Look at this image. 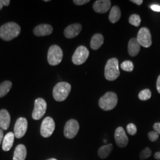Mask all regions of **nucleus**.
<instances>
[{
    "instance_id": "1",
    "label": "nucleus",
    "mask_w": 160,
    "mask_h": 160,
    "mask_svg": "<svg viewBox=\"0 0 160 160\" xmlns=\"http://www.w3.org/2000/svg\"><path fill=\"white\" fill-rule=\"evenodd\" d=\"M20 26L14 22H8L0 28V38L6 41H10L17 38L20 33Z\"/></svg>"
},
{
    "instance_id": "2",
    "label": "nucleus",
    "mask_w": 160,
    "mask_h": 160,
    "mask_svg": "<svg viewBox=\"0 0 160 160\" xmlns=\"http://www.w3.org/2000/svg\"><path fill=\"white\" fill-rule=\"evenodd\" d=\"M120 75L119 61L116 58H111L106 63L104 68V77L106 80L114 81Z\"/></svg>"
},
{
    "instance_id": "3",
    "label": "nucleus",
    "mask_w": 160,
    "mask_h": 160,
    "mask_svg": "<svg viewBox=\"0 0 160 160\" xmlns=\"http://www.w3.org/2000/svg\"><path fill=\"white\" fill-rule=\"evenodd\" d=\"M71 90V86L67 82H60L56 84L53 90V97L57 102L67 99Z\"/></svg>"
},
{
    "instance_id": "4",
    "label": "nucleus",
    "mask_w": 160,
    "mask_h": 160,
    "mask_svg": "<svg viewBox=\"0 0 160 160\" xmlns=\"http://www.w3.org/2000/svg\"><path fill=\"white\" fill-rule=\"evenodd\" d=\"M118 98L113 92H108L99 99L98 105L103 110L109 111L116 106Z\"/></svg>"
},
{
    "instance_id": "5",
    "label": "nucleus",
    "mask_w": 160,
    "mask_h": 160,
    "mask_svg": "<svg viewBox=\"0 0 160 160\" xmlns=\"http://www.w3.org/2000/svg\"><path fill=\"white\" fill-rule=\"evenodd\" d=\"M63 58V52L58 45H52L48 52V61L52 66H55L61 62Z\"/></svg>"
},
{
    "instance_id": "6",
    "label": "nucleus",
    "mask_w": 160,
    "mask_h": 160,
    "mask_svg": "<svg viewBox=\"0 0 160 160\" xmlns=\"http://www.w3.org/2000/svg\"><path fill=\"white\" fill-rule=\"evenodd\" d=\"M47 103L42 98H38L34 102V110L32 113V118L34 120H39L46 113Z\"/></svg>"
},
{
    "instance_id": "7",
    "label": "nucleus",
    "mask_w": 160,
    "mask_h": 160,
    "mask_svg": "<svg viewBox=\"0 0 160 160\" xmlns=\"http://www.w3.org/2000/svg\"><path fill=\"white\" fill-rule=\"evenodd\" d=\"M89 51L85 46H80L78 47L72 58V62L77 65L84 63L89 57Z\"/></svg>"
},
{
    "instance_id": "8",
    "label": "nucleus",
    "mask_w": 160,
    "mask_h": 160,
    "mask_svg": "<svg viewBox=\"0 0 160 160\" xmlns=\"http://www.w3.org/2000/svg\"><path fill=\"white\" fill-rule=\"evenodd\" d=\"M55 129V123L51 117H46L43 120L40 127L41 135L44 138L50 137Z\"/></svg>"
},
{
    "instance_id": "9",
    "label": "nucleus",
    "mask_w": 160,
    "mask_h": 160,
    "mask_svg": "<svg viewBox=\"0 0 160 160\" xmlns=\"http://www.w3.org/2000/svg\"><path fill=\"white\" fill-rule=\"evenodd\" d=\"M79 129L78 122L75 119H70L66 123L64 127V135L68 139H72L77 135Z\"/></svg>"
},
{
    "instance_id": "10",
    "label": "nucleus",
    "mask_w": 160,
    "mask_h": 160,
    "mask_svg": "<svg viewBox=\"0 0 160 160\" xmlns=\"http://www.w3.org/2000/svg\"><path fill=\"white\" fill-rule=\"evenodd\" d=\"M137 39L139 45L144 48H149L152 45L151 34L147 28H142L139 30Z\"/></svg>"
},
{
    "instance_id": "11",
    "label": "nucleus",
    "mask_w": 160,
    "mask_h": 160,
    "mask_svg": "<svg viewBox=\"0 0 160 160\" xmlns=\"http://www.w3.org/2000/svg\"><path fill=\"white\" fill-rule=\"evenodd\" d=\"M28 129V120L24 118H20L17 119L14 129V134L17 138H21L24 136Z\"/></svg>"
},
{
    "instance_id": "12",
    "label": "nucleus",
    "mask_w": 160,
    "mask_h": 160,
    "mask_svg": "<svg viewBox=\"0 0 160 160\" xmlns=\"http://www.w3.org/2000/svg\"><path fill=\"white\" fill-rule=\"evenodd\" d=\"M114 139L117 145L120 148L126 147L128 144V138L122 127H118L116 129L114 133Z\"/></svg>"
},
{
    "instance_id": "13",
    "label": "nucleus",
    "mask_w": 160,
    "mask_h": 160,
    "mask_svg": "<svg viewBox=\"0 0 160 160\" xmlns=\"http://www.w3.org/2000/svg\"><path fill=\"white\" fill-rule=\"evenodd\" d=\"M82 26L78 23H75L68 26L64 30V35L68 39H72L80 34Z\"/></svg>"
},
{
    "instance_id": "14",
    "label": "nucleus",
    "mask_w": 160,
    "mask_h": 160,
    "mask_svg": "<svg viewBox=\"0 0 160 160\" xmlns=\"http://www.w3.org/2000/svg\"><path fill=\"white\" fill-rule=\"evenodd\" d=\"M111 6L109 0H98L93 4V9L98 13H105L108 12Z\"/></svg>"
},
{
    "instance_id": "15",
    "label": "nucleus",
    "mask_w": 160,
    "mask_h": 160,
    "mask_svg": "<svg viewBox=\"0 0 160 160\" xmlns=\"http://www.w3.org/2000/svg\"><path fill=\"white\" fill-rule=\"evenodd\" d=\"M53 32L52 26L48 24H42L36 26L34 30L33 33L37 36H44L51 34Z\"/></svg>"
},
{
    "instance_id": "16",
    "label": "nucleus",
    "mask_w": 160,
    "mask_h": 160,
    "mask_svg": "<svg viewBox=\"0 0 160 160\" xmlns=\"http://www.w3.org/2000/svg\"><path fill=\"white\" fill-rule=\"evenodd\" d=\"M10 114L6 109L0 110V128L2 130H7L10 125Z\"/></svg>"
},
{
    "instance_id": "17",
    "label": "nucleus",
    "mask_w": 160,
    "mask_h": 160,
    "mask_svg": "<svg viewBox=\"0 0 160 160\" xmlns=\"http://www.w3.org/2000/svg\"><path fill=\"white\" fill-rule=\"evenodd\" d=\"M141 50V45L137 38H132L128 43V53L131 57L137 56Z\"/></svg>"
},
{
    "instance_id": "18",
    "label": "nucleus",
    "mask_w": 160,
    "mask_h": 160,
    "mask_svg": "<svg viewBox=\"0 0 160 160\" xmlns=\"http://www.w3.org/2000/svg\"><path fill=\"white\" fill-rule=\"evenodd\" d=\"M14 137L15 135L14 133L10 132L7 133L6 136L4 137L2 141V148L4 151H8L12 148L14 141Z\"/></svg>"
},
{
    "instance_id": "19",
    "label": "nucleus",
    "mask_w": 160,
    "mask_h": 160,
    "mask_svg": "<svg viewBox=\"0 0 160 160\" xmlns=\"http://www.w3.org/2000/svg\"><path fill=\"white\" fill-rule=\"evenodd\" d=\"M27 155V149L23 144L17 145L15 149L13 160H25Z\"/></svg>"
},
{
    "instance_id": "20",
    "label": "nucleus",
    "mask_w": 160,
    "mask_h": 160,
    "mask_svg": "<svg viewBox=\"0 0 160 160\" xmlns=\"http://www.w3.org/2000/svg\"><path fill=\"white\" fill-rule=\"evenodd\" d=\"M104 42V38L103 35L101 34H95L92 37L91 42H90V46L91 48L93 50L98 49Z\"/></svg>"
},
{
    "instance_id": "21",
    "label": "nucleus",
    "mask_w": 160,
    "mask_h": 160,
    "mask_svg": "<svg viewBox=\"0 0 160 160\" xmlns=\"http://www.w3.org/2000/svg\"><path fill=\"white\" fill-rule=\"evenodd\" d=\"M113 149V146L112 143L106 145H103L98 149V155L102 159L106 158L107 157H109V155L111 154Z\"/></svg>"
},
{
    "instance_id": "22",
    "label": "nucleus",
    "mask_w": 160,
    "mask_h": 160,
    "mask_svg": "<svg viewBox=\"0 0 160 160\" xmlns=\"http://www.w3.org/2000/svg\"><path fill=\"white\" fill-rule=\"evenodd\" d=\"M121 17L120 8L118 6H113L110 12L109 19L111 23H115L119 20Z\"/></svg>"
},
{
    "instance_id": "23",
    "label": "nucleus",
    "mask_w": 160,
    "mask_h": 160,
    "mask_svg": "<svg viewBox=\"0 0 160 160\" xmlns=\"http://www.w3.org/2000/svg\"><path fill=\"white\" fill-rule=\"evenodd\" d=\"M12 87V82L10 81H5L0 84V98L5 96L10 92Z\"/></svg>"
},
{
    "instance_id": "24",
    "label": "nucleus",
    "mask_w": 160,
    "mask_h": 160,
    "mask_svg": "<svg viewBox=\"0 0 160 160\" xmlns=\"http://www.w3.org/2000/svg\"><path fill=\"white\" fill-rule=\"evenodd\" d=\"M120 67L125 71L132 72L134 68V65H133V63L132 61H125L121 63Z\"/></svg>"
},
{
    "instance_id": "25",
    "label": "nucleus",
    "mask_w": 160,
    "mask_h": 160,
    "mask_svg": "<svg viewBox=\"0 0 160 160\" xmlns=\"http://www.w3.org/2000/svg\"><path fill=\"white\" fill-rule=\"evenodd\" d=\"M141 22V19L139 17V16L138 14H135L131 15L129 18V23L136 27H138L140 25Z\"/></svg>"
},
{
    "instance_id": "26",
    "label": "nucleus",
    "mask_w": 160,
    "mask_h": 160,
    "mask_svg": "<svg viewBox=\"0 0 160 160\" xmlns=\"http://www.w3.org/2000/svg\"><path fill=\"white\" fill-rule=\"evenodd\" d=\"M151 97V92L149 89H145L139 92L138 97L141 100H148Z\"/></svg>"
},
{
    "instance_id": "27",
    "label": "nucleus",
    "mask_w": 160,
    "mask_h": 160,
    "mask_svg": "<svg viewBox=\"0 0 160 160\" xmlns=\"http://www.w3.org/2000/svg\"><path fill=\"white\" fill-rule=\"evenodd\" d=\"M151 154H152L151 149L149 147H147L141 152V153L139 154V158L141 160L147 159V158H148L149 157H151Z\"/></svg>"
},
{
    "instance_id": "28",
    "label": "nucleus",
    "mask_w": 160,
    "mask_h": 160,
    "mask_svg": "<svg viewBox=\"0 0 160 160\" xmlns=\"http://www.w3.org/2000/svg\"><path fill=\"white\" fill-rule=\"evenodd\" d=\"M126 131L128 133L132 136L135 135L137 132V126L133 123H129L126 127Z\"/></svg>"
},
{
    "instance_id": "29",
    "label": "nucleus",
    "mask_w": 160,
    "mask_h": 160,
    "mask_svg": "<svg viewBox=\"0 0 160 160\" xmlns=\"http://www.w3.org/2000/svg\"><path fill=\"white\" fill-rule=\"evenodd\" d=\"M148 138L151 142H154L158 139L159 137V134L155 131L149 132L148 133Z\"/></svg>"
},
{
    "instance_id": "30",
    "label": "nucleus",
    "mask_w": 160,
    "mask_h": 160,
    "mask_svg": "<svg viewBox=\"0 0 160 160\" xmlns=\"http://www.w3.org/2000/svg\"><path fill=\"white\" fill-rule=\"evenodd\" d=\"M74 3L78 6H82L90 2V0H74Z\"/></svg>"
},
{
    "instance_id": "31",
    "label": "nucleus",
    "mask_w": 160,
    "mask_h": 160,
    "mask_svg": "<svg viewBox=\"0 0 160 160\" xmlns=\"http://www.w3.org/2000/svg\"><path fill=\"white\" fill-rule=\"evenodd\" d=\"M153 128L155 130V131L157 133H158V134H160V122H157L155 123L154 126H153Z\"/></svg>"
},
{
    "instance_id": "32",
    "label": "nucleus",
    "mask_w": 160,
    "mask_h": 160,
    "mask_svg": "<svg viewBox=\"0 0 160 160\" xmlns=\"http://www.w3.org/2000/svg\"><path fill=\"white\" fill-rule=\"evenodd\" d=\"M151 8L154 12H160V6L157 4H153L151 6Z\"/></svg>"
},
{
    "instance_id": "33",
    "label": "nucleus",
    "mask_w": 160,
    "mask_h": 160,
    "mask_svg": "<svg viewBox=\"0 0 160 160\" xmlns=\"http://www.w3.org/2000/svg\"><path fill=\"white\" fill-rule=\"evenodd\" d=\"M157 89L158 92L160 94V75L158 77V79L157 81Z\"/></svg>"
},
{
    "instance_id": "34",
    "label": "nucleus",
    "mask_w": 160,
    "mask_h": 160,
    "mask_svg": "<svg viewBox=\"0 0 160 160\" xmlns=\"http://www.w3.org/2000/svg\"><path fill=\"white\" fill-rule=\"evenodd\" d=\"M131 1L132 2H133V3H135V4H137L138 6L141 5L142 4V2H143L142 0H131Z\"/></svg>"
},
{
    "instance_id": "35",
    "label": "nucleus",
    "mask_w": 160,
    "mask_h": 160,
    "mask_svg": "<svg viewBox=\"0 0 160 160\" xmlns=\"http://www.w3.org/2000/svg\"><path fill=\"white\" fill-rule=\"evenodd\" d=\"M1 2L3 6H8L10 4V0H1Z\"/></svg>"
},
{
    "instance_id": "36",
    "label": "nucleus",
    "mask_w": 160,
    "mask_h": 160,
    "mask_svg": "<svg viewBox=\"0 0 160 160\" xmlns=\"http://www.w3.org/2000/svg\"><path fill=\"white\" fill-rule=\"evenodd\" d=\"M3 139H4V133H3V131H2V129H0V145H1V142H2Z\"/></svg>"
},
{
    "instance_id": "37",
    "label": "nucleus",
    "mask_w": 160,
    "mask_h": 160,
    "mask_svg": "<svg viewBox=\"0 0 160 160\" xmlns=\"http://www.w3.org/2000/svg\"><path fill=\"white\" fill-rule=\"evenodd\" d=\"M154 158L156 160H160V152H157L155 154Z\"/></svg>"
},
{
    "instance_id": "38",
    "label": "nucleus",
    "mask_w": 160,
    "mask_h": 160,
    "mask_svg": "<svg viewBox=\"0 0 160 160\" xmlns=\"http://www.w3.org/2000/svg\"><path fill=\"white\" fill-rule=\"evenodd\" d=\"M3 8V5L2 4V2H1V0H0V10Z\"/></svg>"
},
{
    "instance_id": "39",
    "label": "nucleus",
    "mask_w": 160,
    "mask_h": 160,
    "mask_svg": "<svg viewBox=\"0 0 160 160\" xmlns=\"http://www.w3.org/2000/svg\"><path fill=\"white\" fill-rule=\"evenodd\" d=\"M57 160V159H55V158H50V159H48V160Z\"/></svg>"
},
{
    "instance_id": "40",
    "label": "nucleus",
    "mask_w": 160,
    "mask_h": 160,
    "mask_svg": "<svg viewBox=\"0 0 160 160\" xmlns=\"http://www.w3.org/2000/svg\"><path fill=\"white\" fill-rule=\"evenodd\" d=\"M46 1V2H48V1H49V0H46V1Z\"/></svg>"
}]
</instances>
